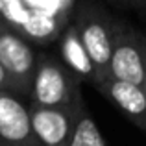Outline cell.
Returning a JSON list of instances; mask_svg holds the SVG:
<instances>
[{"label": "cell", "instance_id": "cell-1", "mask_svg": "<svg viewBox=\"0 0 146 146\" xmlns=\"http://www.w3.org/2000/svg\"><path fill=\"white\" fill-rule=\"evenodd\" d=\"M78 0H4L2 21L7 30L32 44L44 48L57 43L72 22Z\"/></svg>", "mask_w": 146, "mask_h": 146}, {"label": "cell", "instance_id": "cell-2", "mask_svg": "<svg viewBox=\"0 0 146 146\" xmlns=\"http://www.w3.org/2000/svg\"><path fill=\"white\" fill-rule=\"evenodd\" d=\"M83 102L80 83L59 57L50 52L37 54L28 106L44 109H76Z\"/></svg>", "mask_w": 146, "mask_h": 146}, {"label": "cell", "instance_id": "cell-3", "mask_svg": "<svg viewBox=\"0 0 146 146\" xmlns=\"http://www.w3.org/2000/svg\"><path fill=\"white\" fill-rule=\"evenodd\" d=\"M72 24L89 54L100 80H107V68L113 52L115 15L106 6L93 0L76 2L72 13Z\"/></svg>", "mask_w": 146, "mask_h": 146}, {"label": "cell", "instance_id": "cell-4", "mask_svg": "<svg viewBox=\"0 0 146 146\" xmlns=\"http://www.w3.org/2000/svg\"><path fill=\"white\" fill-rule=\"evenodd\" d=\"M146 70V33L115 15L113 52L107 78L141 85Z\"/></svg>", "mask_w": 146, "mask_h": 146}, {"label": "cell", "instance_id": "cell-5", "mask_svg": "<svg viewBox=\"0 0 146 146\" xmlns=\"http://www.w3.org/2000/svg\"><path fill=\"white\" fill-rule=\"evenodd\" d=\"M37 52L22 37L7 28H0V67L9 80L13 96L26 102L30 98Z\"/></svg>", "mask_w": 146, "mask_h": 146}, {"label": "cell", "instance_id": "cell-6", "mask_svg": "<svg viewBox=\"0 0 146 146\" xmlns=\"http://www.w3.org/2000/svg\"><path fill=\"white\" fill-rule=\"evenodd\" d=\"M78 107L76 109H44V107L28 106L32 131L39 146H68L72 131H74Z\"/></svg>", "mask_w": 146, "mask_h": 146}, {"label": "cell", "instance_id": "cell-7", "mask_svg": "<svg viewBox=\"0 0 146 146\" xmlns=\"http://www.w3.org/2000/svg\"><path fill=\"white\" fill-rule=\"evenodd\" d=\"M0 146H39L30 124L28 104L0 94Z\"/></svg>", "mask_w": 146, "mask_h": 146}, {"label": "cell", "instance_id": "cell-8", "mask_svg": "<svg viewBox=\"0 0 146 146\" xmlns=\"http://www.w3.org/2000/svg\"><path fill=\"white\" fill-rule=\"evenodd\" d=\"M57 46H59L61 63L78 80L80 85L82 83H89L94 89H98L102 80H100L96 68H94L93 61H91L89 54H87V50L83 46V43H82V39H80L72 22L63 30L61 37L57 39Z\"/></svg>", "mask_w": 146, "mask_h": 146}, {"label": "cell", "instance_id": "cell-9", "mask_svg": "<svg viewBox=\"0 0 146 146\" xmlns=\"http://www.w3.org/2000/svg\"><path fill=\"white\" fill-rule=\"evenodd\" d=\"M98 91L115 107H118L129 122L146 131V96L141 85L107 78L100 83Z\"/></svg>", "mask_w": 146, "mask_h": 146}, {"label": "cell", "instance_id": "cell-10", "mask_svg": "<svg viewBox=\"0 0 146 146\" xmlns=\"http://www.w3.org/2000/svg\"><path fill=\"white\" fill-rule=\"evenodd\" d=\"M68 146H107L96 122H94L93 115H91L89 107L85 106V100L82 102V106L76 111L74 131H72Z\"/></svg>", "mask_w": 146, "mask_h": 146}, {"label": "cell", "instance_id": "cell-11", "mask_svg": "<svg viewBox=\"0 0 146 146\" xmlns=\"http://www.w3.org/2000/svg\"><path fill=\"white\" fill-rule=\"evenodd\" d=\"M120 6L128 7V9H133L139 17L146 19V0H128V2L120 4Z\"/></svg>", "mask_w": 146, "mask_h": 146}, {"label": "cell", "instance_id": "cell-12", "mask_svg": "<svg viewBox=\"0 0 146 146\" xmlns=\"http://www.w3.org/2000/svg\"><path fill=\"white\" fill-rule=\"evenodd\" d=\"M141 89H143L144 96H146V70H144V76H143V83H141Z\"/></svg>", "mask_w": 146, "mask_h": 146}, {"label": "cell", "instance_id": "cell-13", "mask_svg": "<svg viewBox=\"0 0 146 146\" xmlns=\"http://www.w3.org/2000/svg\"><path fill=\"white\" fill-rule=\"evenodd\" d=\"M2 4H4V0H0V28H6V26H4V21H2Z\"/></svg>", "mask_w": 146, "mask_h": 146}]
</instances>
